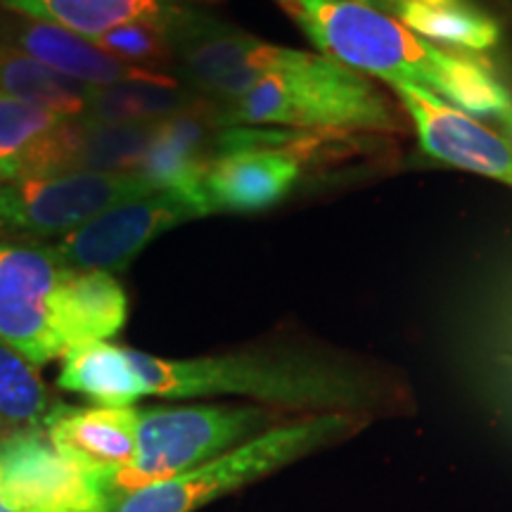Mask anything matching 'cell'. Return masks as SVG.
Masks as SVG:
<instances>
[{
  "label": "cell",
  "mask_w": 512,
  "mask_h": 512,
  "mask_svg": "<svg viewBox=\"0 0 512 512\" xmlns=\"http://www.w3.org/2000/svg\"><path fill=\"white\" fill-rule=\"evenodd\" d=\"M140 408L136 406H67L50 415L46 437L64 458L91 477L124 470L138 453Z\"/></svg>",
  "instance_id": "14"
},
{
  "label": "cell",
  "mask_w": 512,
  "mask_h": 512,
  "mask_svg": "<svg viewBox=\"0 0 512 512\" xmlns=\"http://www.w3.org/2000/svg\"><path fill=\"white\" fill-rule=\"evenodd\" d=\"M67 264L50 245L0 240V339L34 366L62 358V283Z\"/></svg>",
  "instance_id": "9"
},
{
  "label": "cell",
  "mask_w": 512,
  "mask_h": 512,
  "mask_svg": "<svg viewBox=\"0 0 512 512\" xmlns=\"http://www.w3.org/2000/svg\"><path fill=\"white\" fill-rule=\"evenodd\" d=\"M392 91L418 133L427 157L512 188L510 138H503L494 128L456 110L425 88L399 83L392 86Z\"/></svg>",
  "instance_id": "11"
},
{
  "label": "cell",
  "mask_w": 512,
  "mask_h": 512,
  "mask_svg": "<svg viewBox=\"0 0 512 512\" xmlns=\"http://www.w3.org/2000/svg\"><path fill=\"white\" fill-rule=\"evenodd\" d=\"M271 427L268 408L254 403L140 408L136 460L112 475L88 477L114 512L136 491L209 463Z\"/></svg>",
  "instance_id": "4"
},
{
  "label": "cell",
  "mask_w": 512,
  "mask_h": 512,
  "mask_svg": "<svg viewBox=\"0 0 512 512\" xmlns=\"http://www.w3.org/2000/svg\"><path fill=\"white\" fill-rule=\"evenodd\" d=\"M188 102L181 88L169 76L147 74L143 79L93 88L86 117L95 124H159V119L183 110Z\"/></svg>",
  "instance_id": "20"
},
{
  "label": "cell",
  "mask_w": 512,
  "mask_h": 512,
  "mask_svg": "<svg viewBox=\"0 0 512 512\" xmlns=\"http://www.w3.org/2000/svg\"><path fill=\"white\" fill-rule=\"evenodd\" d=\"M294 147L252 145L214 157L200 174L209 214H252L275 207L302 178Z\"/></svg>",
  "instance_id": "13"
},
{
  "label": "cell",
  "mask_w": 512,
  "mask_h": 512,
  "mask_svg": "<svg viewBox=\"0 0 512 512\" xmlns=\"http://www.w3.org/2000/svg\"><path fill=\"white\" fill-rule=\"evenodd\" d=\"M0 512H110L46 432L0 437Z\"/></svg>",
  "instance_id": "10"
},
{
  "label": "cell",
  "mask_w": 512,
  "mask_h": 512,
  "mask_svg": "<svg viewBox=\"0 0 512 512\" xmlns=\"http://www.w3.org/2000/svg\"><path fill=\"white\" fill-rule=\"evenodd\" d=\"M204 216L211 214L204 202L200 176H190L114 204L50 247L62 264L72 268L124 271L164 233Z\"/></svg>",
  "instance_id": "7"
},
{
  "label": "cell",
  "mask_w": 512,
  "mask_h": 512,
  "mask_svg": "<svg viewBox=\"0 0 512 512\" xmlns=\"http://www.w3.org/2000/svg\"><path fill=\"white\" fill-rule=\"evenodd\" d=\"M57 406L38 366L0 339V437L46 432Z\"/></svg>",
  "instance_id": "19"
},
{
  "label": "cell",
  "mask_w": 512,
  "mask_h": 512,
  "mask_svg": "<svg viewBox=\"0 0 512 512\" xmlns=\"http://www.w3.org/2000/svg\"><path fill=\"white\" fill-rule=\"evenodd\" d=\"M86 119H67L0 93V181L81 171Z\"/></svg>",
  "instance_id": "12"
},
{
  "label": "cell",
  "mask_w": 512,
  "mask_h": 512,
  "mask_svg": "<svg viewBox=\"0 0 512 512\" xmlns=\"http://www.w3.org/2000/svg\"><path fill=\"white\" fill-rule=\"evenodd\" d=\"M8 36L15 48L24 50L64 79L88 88L117 86V83L155 74L150 69H138L114 60V57L102 53L91 38L53 27V24L34 22V19L22 17L19 24H12Z\"/></svg>",
  "instance_id": "15"
},
{
  "label": "cell",
  "mask_w": 512,
  "mask_h": 512,
  "mask_svg": "<svg viewBox=\"0 0 512 512\" xmlns=\"http://www.w3.org/2000/svg\"><path fill=\"white\" fill-rule=\"evenodd\" d=\"M24 19L98 38L128 24H166L181 8L176 0H0Z\"/></svg>",
  "instance_id": "16"
},
{
  "label": "cell",
  "mask_w": 512,
  "mask_h": 512,
  "mask_svg": "<svg viewBox=\"0 0 512 512\" xmlns=\"http://www.w3.org/2000/svg\"><path fill=\"white\" fill-rule=\"evenodd\" d=\"M0 93L60 117L83 119L91 105L93 88L64 79L24 50L0 43Z\"/></svg>",
  "instance_id": "18"
},
{
  "label": "cell",
  "mask_w": 512,
  "mask_h": 512,
  "mask_svg": "<svg viewBox=\"0 0 512 512\" xmlns=\"http://www.w3.org/2000/svg\"><path fill=\"white\" fill-rule=\"evenodd\" d=\"M396 19L434 46L482 55L501 43V24L477 0H399Z\"/></svg>",
  "instance_id": "17"
},
{
  "label": "cell",
  "mask_w": 512,
  "mask_h": 512,
  "mask_svg": "<svg viewBox=\"0 0 512 512\" xmlns=\"http://www.w3.org/2000/svg\"><path fill=\"white\" fill-rule=\"evenodd\" d=\"M57 387L98 406H133L145 396L211 399L240 396L268 408L358 413L375 399L358 370L311 354H245L162 358L114 342H86L64 351Z\"/></svg>",
  "instance_id": "1"
},
{
  "label": "cell",
  "mask_w": 512,
  "mask_h": 512,
  "mask_svg": "<svg viewBox=\"0 0 512 512\" xmlns=\"http://www.w3.org/2000/svg\"><path fill=\"white\" fill-rule=\"evenodd\" d=\"M498 121H501V124L505 126V133H508V136H510V140H512V105H510V110H508V112H505V114H503V117H501V119H498Z\"/></svg>",
  "instance_id": "23"
},
{
  "label": "cell",
  "mask_w": 512,
  "mask_h": 512,
  "mask_svg": "<svg viewBox=\"0 0 512 512\" xmlns=\"http://www.w3.org/2000/svg\"><path fill=\"white\" fill-rule=\"evenodd\" d=\"M318 53L344 67L380 79L425 88L470 117L501 119L512 95L477 55L456 53L427 41L394 15L358 0H278Z\"/></svg>",
  "instance_id": "2"
},
{
  "label": "cell",
  "mask_w": 512,
  "mask_h": 512,
  "mask_svg": "<svg viewBox=\"0 0 512 512\" xmlns=\"http://www.w3.org/2000/svg\"><path fill=\"white\" fill-rule=\"evenodd\" d=\"M166 24H128V27L114 29L110 34H102L91 41L102 53H107L114 60L131 64L138 69H152V64H159L171 57L169 41L164 34Z\"/></svg>",
  "instance_id": "21"
},
{
  "label": "cell",
  "mask_w": 512,
  "mask_h": 512,
  "mask_svg": "<svg viewBox=\"0 0 512 512\" xmlns=\"http://www.w3.org/2000/svg\"><path fill=\"white\" fill-rule=\"evenodd\" d=\"M221 126L290 128L318 133H396L394 102L368 76L332 57L299 50L283 72L216 105Z\"/></svg>",
  "instance_id": "3"
},
{
  "label": "cell",
  "mask_w": 512,
  "mask_h": 512,
  "mask_svg": "<svg viewBox=\"0 0 512 512\" xmlns=\"http://www.w3.org/2000/svg\"><path fill=\"white\" fill-rule=\"evenodd\" d=\"M164 34L188 86L216 105L283 72L299 53L297 48L264 41L188 5H181L166 22Z\"/></svg>",
  "instance_id": "8"
},
{
  "label": "cell",
  "mask_w": 512,
  "mask_h": 512,
  "mask_svg": "<svg viewBox=\"0 0 512 512\" xmlns=\"http://www.w3.org/2000/svg\"><path fill=\"white\" fill-rule=\"evenodd\" d=\"M145 171H64L0 181V238L62 240L114 204L159 188Z\"/></svg>",
  "instance_id": "6"
},
{
  "label": "cell",
  "mask_w": 512,
  "mask_h": 512,
  "mask_svg": "<svg viewBox=\"0 0 512 512\" xmlns=\"http://www.w3.org/2000/svg\"><path fill=\"white\" fill-rule=\"evenodd\" d=\"M358 3H366L370 8L387 12V15H396V8H399V0H358Z\"/></svg>",
  "instance_id": "22"
},
{
  "label": "cell",
  "mask_w": 512,
  "mask_h": 512,
  "mask_svg": "<svg viewBox=\"0 0 512 512\" xmlns=\"http://www.w3.org/2000/svg\"><path fill=\"white\" fill-rule=\"evenodd\" d=\"M356 413H313L273 425L259 437L183 475L136 491L114 512H197L233 491L297 463L358 430Z\"/></svg>",
  "instance_id": "5"
}]
</instances>
